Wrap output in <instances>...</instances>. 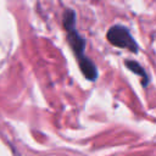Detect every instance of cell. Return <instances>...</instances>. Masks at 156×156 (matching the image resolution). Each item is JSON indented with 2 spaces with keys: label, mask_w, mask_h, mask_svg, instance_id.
<instances>
[{
  "label": "cell",
  "mask_w": 156,
  "mask_h": 156,
  "mask_svg": "<svg viewBox=\"0 0 156 156\" xmlns=\"http://www.w3.org/2000/svg\"><path fill=\"white\" fill-rule=\"evenodd\" d=\"M126 66H127L132 72H134V73L139 74L140 77H143L144 84H145V80H146V83H147V74L145 73V71L141 68V66H140L138 62H135V61H126Z\"/></svg>",
  "instance_id": "7a4b0ae2"
},
{
  "label": "cell",
  "mask_w": 156,
  "mask_h": 156,
  "mask_svg": "<svg viewBox=\"0 0 156 156\" xmlns=\"http://www.w3.org/2000/svg\"><path fill=\"white\" fill-rule=\"evenodd\" d=\"M106 38L112 45L117 48H123V49H128L132 52H138V44L135 43L129 30L124 26L117 24L111 27L106 34Z\"/></svg>",
  "instance_id": "6da1fadb"
}]
</instances>
